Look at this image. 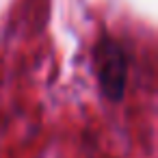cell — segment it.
<instances>
[{
  "instance_id": "6da1fadb",
  "label": "cell",
  "mask_w": 158,
  "mask_h": 158,
  "mask_svg": "<svg viewBox=\"0 0 158 158\" xmlns=\"http://www.w3.org/2000/svg\"><path fill=\"white\" fill-rule=\"evenodd\" d=\"M95 74L102 93L110 102H119L128 82V56L110 37H104L95 48Z\"/></svg>"
}]
</instances>
